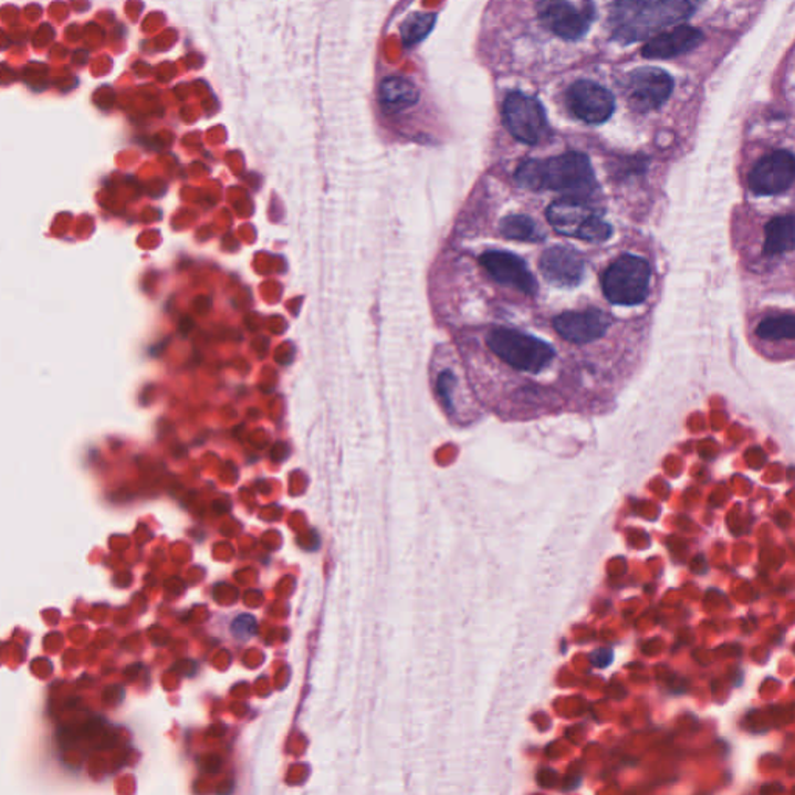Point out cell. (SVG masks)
Returning a JSON list of instances; mask_svg holds the SVG:
<instances>
[{"instance_id": "obj_21", "label": "cell", "mask_w": 795, "mask_h": 795, "mask_svg": "<svg viewBox=\"0 0 795 795\" xmlns=\"http://www.w3.org/2000/svg\"><path fill=\"white\" fill-rule=\"evenodd\" d=\"M614 652L613 649L602 648L593 652V662L595 667L606 668L613 663Z\"/></svg>"}, {"instance_id": "obj_5", "label": "cell", "mask_w": 795, "mask_h": 795, "mask_svg": "<svg viewBox=\"0 0 795 795\" xmlns=\"http://www.w3.org/2000/svg\"><path fill=\"white\" fill-rule=\"evenodd\" d=\"M651 266L637 255L618 257L602 279L603 294L613 305L634 306L647 301Z\"/></svg>"}, {"instance_id": "obj_18", "label": "cell", "mask_w": 795, "mask_h": 795, "mask_svg": "<svg viewBox=\"0 0 795 795\" xmlns=\"http://www.w3.org/2000/svg\"><path fill=\"white\" fill-rule=\"evenodd\" d=\"M755 334L759 339L766 342H793L795 317L791 313L772 314V316L764 317L759 322Z\"/></svg>"}, {"instance_id": "obj_8", "label": "cell", "mask_w": 795, "mask_h": 795, "mask_svg": "<svg viewBox=\"0 0 795 795\" xmlns=\"http://www.w3.org/2000/svg\"><path fill=\"white\" fill-rule=\"evenodd\" d=\"M673 92V79L658 67H641L631 72L626 94L632 109L640 113L659 109Z\"/></svg>"}, {"instance_id": "obj_11", "label": "cell", "mask_w": 795, "mask_h": 795, "mask_svg": "<svg viewBox=\"0 0 795 795\" xmlns=\"http://www.w3.org/2000/svg\"><path fill=\"white\" fill-rule=\"evenodd\" d=\"M567 105L579 121L589 125H600L609 121L616 102L613 94L600 84L582 80L568 87Z\"/></svg>"}, {"instance_id": "obj_6", "label": "cell", "mask_w": 795, "mask_h": 795, "mask_svg": "<svg viewBox=\"0 0 795 795\" xmlns=\"http://www.w3.org/2000/svg\"><path fill=\"white\" fill-rule=\"evenodd\" d=\"M503 123L516 140L537 145L547 137L548 125L543 105L521 92H512L503 103Z\"/></svg>"}, {"instance_id": "obj_20", "label": "cell", "mask_w": 795, "mask_h": 795, "mask_svg": "<svg viewBox=\"0 0 795 795\" xmlns=\"http://www.w3.org/2000/svg\"><path fill=\"white\" fill-rule=\"evenodd\" d=\"M255 631V617L248 616V614L237 617L236 621L232 624L233 636L238 637V639H249V637H252Z\"/></svg>"}, {"instance_id": "obj_10", "label": "cell", "mask_w": 795, "mask_h": 795, "mask_svg": "<svg viewBox=\"0 0 795 795\" xmlns=\"http://www.w3.org/2000/svg\"><path fill=\"white\" fill-rule=\"evenodd\" d=\"M536 10L544 27L567 41L585 36L593 21L590 11L576 9L568 0H541Z\"/></svg>"}, {"instance_id": "obj_13", "label": "cell", "mask_w": 795, "mask_h": 795, "mask_svg": "<svg viewBox=\"0 0 795 795\" xmlns=\"http://www.w3.org/2000/svg\"><path fill=\"white\" fill-rule=\"evenodd\" d=\"M540 271L553 286L575 287L585 276V259L575 249L552 245L541 255Z\"/></svg>"}, {"instance_id": "obj_17", "label": "cell", "mask_w": 795, "mask_h": 795, "mask_svg": "<svg viewBox=\"0 0 795 795\" xmlns=\"http://www.w3.org/2000/svg\"><path fill=\"white\" fill-rule=\"evenodd\" d=\"M499 233L505 240L521 243H540L545 240V232L540 224L527 215L513 213L499 222Z\"/></svg>"}, {"instance_id": "obj_14", "label": "cell", "mask_w": 795, "mask_h": 795, "mask_svg": "<svg viewBox=\"0 0 795 795\" xmlns=\"http://www.w3.org/2000/svg\"><path fill=\"white\" fill-rule=\"evenodd\" d=\"M702 40L704 36L698 29L689 25H676L673 30H668V32L649 40L645 45L644 56L649 60H668V57L683 55V53L697 49Z\"/></svg>"}, {"instance_id": "obj_16", "label": "cell", "mask_w": 795, "mask_h": 795, "mask_svg": "<svg viewBox=\"0 0 795 795\" xmlns=\"http://www.w3.org/2000/svg\"><path fill=\"white\" fill-rule=\"evenodd\" d=\"M795 245V222L791 213L780 215L764 229L763 253L766 257L793 252Z\"/></svg>"}, {"instance_id": "obj_3", "label": "cell", "mask_w": 795, "mask_h": 795, "mask_svg": "<svg viewBox=\"0 0 795 795\" xmlns=\"http://www.w3.org/2000/svg\"><path fill=\"white\" fill-rule=\"evenodd\" d=\"M487 345L502 363L524 374H541L555 359L552 345L516 329H493L487 334Z\"/></svg>"}, {"instance_id": "obj_12", "label": "cell", "mask_w": 795, "mask_h": 795, "mask_svg": "<svg viewBox=\"0 0 795 795\" xmlns=\"http://www.w3.org/2000/svg\"><path fill=\"white\" fill-rule=\"evenodd\" d=\"M610 326V317L602 310L586 308L564 311L553 318V328L561 339L572 344H590L605 336Z\"/></svg>"}, {"instance_id": "obj_19", "label": "cell", "mask_w": 795, "mask_h": 795, "mask_svg": "<svg viewBox=\"0 0 795 795\" xmlns=\"http://www.w3.org/2000/svg\"><path fill=\"white\" fill-rule=\"evenodd\" d=\"M433 24H436V17H433V14L415 13L412 17L407 18L401 30L402 40H405L407 48L425 40L430 33V30L433 29Z\"/></svg>"}, {"instance_id": "obj_9", "label": "cell", "mask_w": 795, "mask_h": 795, "mask_svg": "<svg viewBox=\"0 0 795 795\" xmlns=\"http://www.w3.org/2000/svg\"><path fill=\"white\" fill-rule=\"evenodd\" d=\"M480 266L502 286L512 287L533 297L537 293L535 275L530 272L525 261L516 253L506 251H487L479 257Z\"/></svg>"}, {"instance_id": "obj_4", "label": "cell", "mask_w": 795, "mask_h": 795, "mask_svg": "<svg viewBox=\"0 0 795 795\" xmlns=\"http://www.w3.org/2000/svg\"><path fill=\"white\" fill-rule=\"evenodd\" d=\"M545 215L551 228L563 237L589 243H605L613 236V228L593 207L587 206L585 199L566 196L552 202Z\"/></svg>"}, {"instance_id": "obj_15", "label": "cell", "mask_w": 795, "mask_h": 795, "mask_svg": "<svg viewBox=\"0 0 795 795\" xmlns=\"http://www.w3.org/2000/svg\"><path fill=\"white\" fill-rule=\"evenodd\" d=\"M420 91L402 76H389L379 86V105L390 114L402 113L417 105Z\"/></svg>"}, {"instance_id": "obj_2", "label": "cell", "mask_w": 795, "mask_h": 795, "mask_svg": "<svg viewBox=\"0 0 795 795\" xmlns=\"http://www.w3.org/2000/svg\"><path fill=\"white\" fill-rule=\"evenodd\" d=\"M514 179L525 190L559 191L578 199L589 198L597 190L589 157L576 151L547 160H525L517 168Z\"/></svg>"}, {"instance_id": "obj_7", "label": "cell", "mask_w": 795, "mask_h": 795, "mask_svg": "<svg viewBox=\"0 0 795 795\" xmlns=\"http://www.w3.org/2000/svg\"><path fill=\"white\" fill-rule=\"evenodd\" d=\"M795 160L793 153L780 149L764 156L749 172V188L756 196L782 195L793 187Z\"/></svg>"}, {"instance_id": "obj_1", "label": "cell", "mask_w": 795, "mask_h": 795, "mask_svg": "<svg viewBox=\"0 0 795 795\" xmlns=\"http://www.w3.org/2000/svg\"><path fill=\"white\" fill-rule=\"evenodd\" d=\"M699 2L701 0H616L610 30L624 44L647 40L693 17Z\"/></svg>"}]
</instances>
